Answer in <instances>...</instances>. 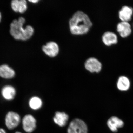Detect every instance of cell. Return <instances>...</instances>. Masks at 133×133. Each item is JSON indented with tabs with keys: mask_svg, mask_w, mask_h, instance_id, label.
<instances>
[{
	"mask_svg": "<svg viewBox=\"0 0 133 133\" xmlns=\"http://www.w3.org/2000/svg\"><path fill=\"white\" fill-rule=\"evenodd\" d=\"M15 71L6 64L0 65V77L6 79H10L14 77Z\"/></svg>",
	"mask_w": 133,
	"mask_h": 133,
	"instance_id": "7c38bea8",
	"label": "cell"
},
{
	"mask_svg": "<svg viewBox=\"0 0 133 133\" xmlns=\"http://www.w3.org/2000/svg\"><path fill=\"white\" fill-rule=\"evenodd\" d=\"M43 51L47 56L51 57L56 56L59 51L58 45L54 42H50L42 47Z\"/></svg>",
	"mask_w": 133,
	"mask_h": 133,
	"instance_id": "ba28073f",
	"label": "cell"
},
{
	"mask_svg": "<svg viewBox=\"0 0 133 133\" xmlns=\"http://www.w3.org/2000/svg\"><path fill=\"white\" fill-rule=\"evenodd\" d=\"M92 24L88 16L81 11L76 12L69 21L71 32L77 35L88 33Z\"/></svg>",
	"mask_w": 133,
	"mask_h": 133,
	"instance_id": "6da1fadb",
	"label": "cell"
},
{
	"mask_svg": "<svg viewBox=\"0 0 133 133\" xmlns=\"http://www.w3.org/2000/svg\"><path fill=\"white\" fill-rule=\"evenodd\" d=\"M1 12H0V21H1Z\"/></svg>",
	"mask_w": 133,
	"mask_h": 133,
	"instance_id": "44dd1931",
	"label": "cell"
},
{
	"mask_svg": "<svg viewBox=\"0 0 133 133\" xmlns=\"http://www.w3.org/2000/svg\"><path fill=\"white\" fill-rule=\"evenodd\" d=\"M43 105L42 100L38 96H33L30 97L28 101L29 107L34 111H37L41 109Z\"/></svg>",
	"mask_w": 133,
	"mask_h": 133,
	"instance_id": "9a60e30c",
	"label": "cell"
},
{
	"mask_svg": "<svg viewBox=\"0 0 133 133\" xmlns=\"http://www.w3.org/2000/svg\"><path fill=\"white\" fill-rule=\"evenodd\" d=\"M25 22L24 17H20L14 20L10 25V32L16 40L26 41L33 36L34 29L32 26L28 25L26 28L23 27Z\"/></svg>",
	"mask_w": 133,
	"mask_h": 133,
	"instance_id": "7a4b0ae2",
	"label": "cell"
},
{
	"mask_svg": "<svg viewBox=\"0 0 133 133\" xmlns=\"http://www.w3.org/2000/svg\"><path fill=\"white\" fill-rule=\"evenodd\" d=\"M107 125L111 131L115 132L118 131L119 128L124 127V123L123 121L118 117L113 116L108 119L107 122Z\"/></svg>",
	"mask_w": 133,
	"mask_h": 133,
	"instance_id": "30bf717a",
	"label": "cell"
},
{
	"mask_svg": "<svg viewBox=\"0 0 133 133\" xmlns=\"http://www.w3.org/2000/svg\"><path fill=\"white\" fill-rule=\"evenodd\" d=\"M16 93L15 88L10 85L3 86L1 89V96L3 99L6 101H12L14 99Z\"/></svg>",
	"mask_w": 133,
	"mask_h": 133,
	"instance_id": "8992f818",
	"label": "cell"
},
{
	"mask_svg": "<svg viewBox=\"0 0 133 133\" xmlns=\"http://www.w3.org/2000/svg\"><path fill=\"white\" fill-rule=\"evenodd\" d=\"M102 39L104 43L108 46L116 44L118 42L116 35L114 33L109 31L104 33L102 36Z\"/></svg>",
	"mask_w": 133,
	"mask_h": 133,
	"instance_id": "2e32d148",
	"label": "cell"
},
{
	"mask_svg": "<svg viewBox=\"0 0 133 133\" xmlns=\"http://www.w3.org/2000/svg\"><path fill=\"white\" fill-rule=\"evenodd\" d=\"M85 67L87 70L91 73H98L101 70L102 64L97 58L91 57L86 61Z\"/></svg>",
	"mask_w": 133,
	"mask_h": 133,
	"instance_id": "52a82bcc",
	"label": "cell"
},
{
	"mask_svg": "<svg viewBox=\"0 0 133 133\" xmlns=\"http://www.w3.org/2000/svg\"><path fill=\"white\" fill-rule=\"evenodd\" d=\"M14 133H23L22 132H20V131H16V132H15Z\"/></svg>",
	"mask_w": 133,
	"mask_h": 133,
	"instance_id": "ffe728a7",
	"label": "cell"
},
{
	"mask_svg": "<svg viewBox=\"0 0 133 133\" xmlns=\"http://www.w3.org/2000/svg\"><path fill=\"white\" fill-rule=\"evenodd\" d=\"M117 30L122 37H125L131 33V25L128 22L122 21L118 24Z\"/></svg>",
	"mask_w": 133,
	"mask_h": 133,
	"instance_id": "4fadbf2b",
	"label": "cell"
},
{
	"mask_svg": "<svg viewBox=\"0 0 133 133\" xmlns=\"http://www.w3.org/2000/svg\"><path fill=\"white\" fill-rule=\"evenodd\" d=\"M29 1L31 3H35L38 2L39 1H38V0H32V1Z\"/></svg>",
	"mask_w": 133,
	"mask_h": 133,
	"instance_id": "d6986e66",
	"label": "cell"
},
{
	"mask_svg": "<svg viewBox=\"0 0 133 133\" xmlns=\"http://www.w3.org/2000/svg\"><path fill=\"white\" fill-rule=\"evenodd\" d=\"M118 89L122 91H125L129 90L130 87V82L129 79L125 76L120 77L117 83Z\"/></svg>",
	"mask_w": 133,
	"mask_h": 133,
	"instance_id": "e0dca14e",
	"label": "cell"
},
{
	"mask_svg": "<svg viewBox=\"0 0 133 133\" xmlns=\"http://www.w3.org/2000/svg\"><path fill=\"white\" fill-rule=\"evenodd\" d=\"M0 133H7L4 129L0 128Z\"/></svg>",
	"mask_w": 133,
	"mask_h": 133,
	"instance_id": "ac0fdd59",
	"label": "cell"
},
{
	"mask_svg": "<svg viewBox=\"0 0 133 133\" xmlns=\"http://www.w3.org/2000/svg\"><path fill=\"white\" fill-rule=\"evenodd\" d=\"M67 133H88V128L85 122L79 118H75L69 124Z\"/></svg>",
	"mask_w": 133,
	"mask_h": 133,
	"instance_id": "277c9868",
	"label": "cell"
},
{
	"mask_svg": "<svg viewBox=\"0 0 133 133\" xmlns=\"http://www.w3.org/2000/svg\"><path fill=\"white\" fill-rule=\"evenodd\" d=\"M21 121V117L18 113L9 111L5 116V125L8 130H13L20 125Z\"/></svg>",
	"mask_w": 133,
	"mask_h": 133,
	"instance_id": "3957f363",
	"label": "cell"
},
{
	"mask_svg": "<svg viewBox=\"0 0 133 133\" xmlns=\"http://www.w3.org/2000/svg\"><path fill=\"white\" fill-rule=\"evenodd\" d=\"M69 118V115L64 112L57 111L53 117L54 123L61 127L66 125Z\"/></svg>",
	"mask_w": 133,
	"mask_h": 133,
	"instance_id": "9c48e42d",
	"label": "cell"
},
{
	"mask_svg": "<svg viewBox=\"0 0 133 133\" xmlns=\"http://www.w3.org/2000/svg\"><path fill=\"white\" fill-rule=\"evenodd\" d=\"M21 124L23 131L27 133H31L35 130L37 120L31 114H27L22 118Z\"/></svg>",
	"mask_w": 133,
	"mask_h": 133,
	"instance_id": "5b68a950",
	"label": "cell"
},
{
	"mask_svg": "<svg viewBox=\"0 0 133 133\" xmlns=\"http://www.w3.org/2000/svg\"><path fill=\"white\" fill-rule=\"evenodd\" d=\"M132 8L127 6H124L119 12L120 19L123 22H128L131 19L133 14Z\"/></svg>",
	"mask_w": 133,
	"mask_h": 133,
	"instance_id": "5bb4252c",
	"label": "cell"
},
{
	"mask_svg": "<svg viewBox=\"0 0 133 133\" xmlns=\"http://www.w3.org/2000/svg\"><path fill=\"white\" fill-rule=\"evenodd\" d=\"M11 6L14 12L18 13H24L28 9L27 1L25 0H13Z\"/></svg>",
	"mask_w": 133,
	"mask_h": 133,
	"instance_id": "8fae6325",
	"label": "cell"
}]
</instances>
